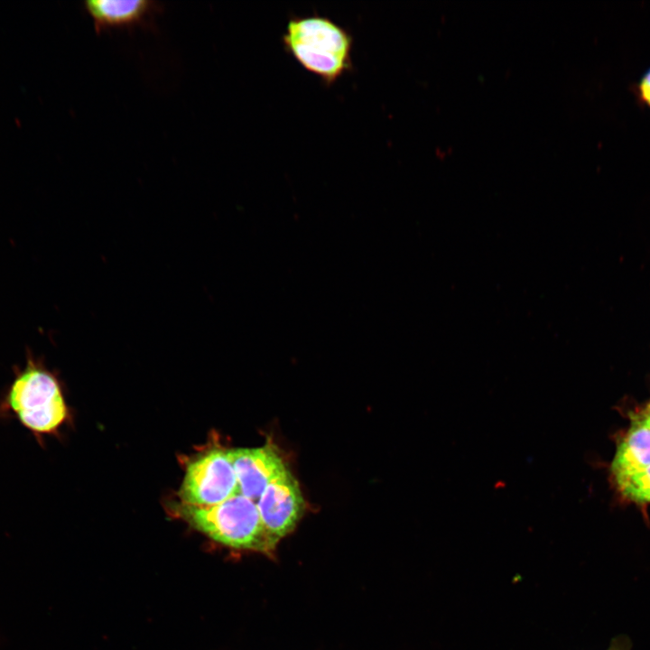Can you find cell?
Returning a JSON list of instances; mask_svg holds the SVG:
<instances>
[{"instance_id":"cell-7","label":"cell","mask_w":650,"mask_h":650,"mask_svg":"<svg viewBox=\"0 0 650 650\" xmlns=\"http://www.w3.org/2000/svg\"><path fill=\"white\" fill-rule=\"evenodd\" d=\"M84 8L99 33L110 28L151 26L163 5L149 0H89L84 2Z\"/></svg>"},{"instance_id":"cell-4","label":"cell","mask_w":650,"mask_h":650,"mask_svg":"<svg viewBox=\"0 0 650 650\" xmlns=\"http://www.w3.org/2000/svg\"><path fill=\"white\" fill-rule=\"evenodd\" d=\"M238 494L228 450L212 449L196 457L186 469L179 491L181 502L210 506Z\"/></svg>"},{"instance_id":"cell-8","label":"cell","mask_w":650,"mask_h":650,"mask_svg":"<svg viewBox=\"0 0 650 650\" xmlns=\"http://www.w3.org/2000/svg\"><path fill=\"white\" fill-rule=\"evenodd\" d=\"M650 466V424L641 413L636 415L627 435L618 446L611 471L616 478Z\"/></svg>"},{"instance_id":"cell-10","label":"cell","mask_w":650,"mask_h":650,"mask_svg":"<svg viewBox=\"0 0 650 650\" xmlns=\"http://www.w3.org/2000/svg\"><path fill=\"white\" fill-rule=\"evenodd\" d=\"M634 94L643 107L650 108V68L635 84Z\"/></svg>"},{"instance_id":"cell-9","label":"cell","mask_w":650,"mask_h":650,"mask_svg":"<svg viewBox=\"0 0 650 650\" xmlns=\"http://www.w3.org/2000/svg\"><path fill=\"white\" fill-rule=\"evenodd\" d=\"M621 494L636 503L650 502V466L615 478Z\"/></svg>"},{"instance_id":"cell-3","label":"cell","mask_w":650,"mask_h":650,"mask_svg":"<svg viewBox=\"0 0 650 650\" xmlns=\"http://www.w3.org/2000/svg\"><path fill=\"white\" fill-rule=\"evenodd\" d=\"M171 509L197 530L229 547L270 552L277 544L265 526L256 503L240 494L210 506L179 502L172 504Z\"/></svg>"},{"instance_id":"cell-5","label":"cell","mask_w":650,"mask_h":650,"mask_svg":"<svg viewBox=\"0 0 650 650\" xmlns=\"http://www.w3.org/2000/svg\"><path fill=\"white\" fill-rule=\"evenodd\" d=\"M256 506L275 542L295 528L303 515L305 503L299 483L288 468L267 485Z\"/></svg>"},{"instance_id":"cell-1","label":"cell","mask_w":650,"mask_h":650,"mask_svg":"<svg viewBox=\"0 0 650 650\" xmlns=\"http://www.w3.org/2000/svg\"><path fill=\"white\" fill-rule=\"evenodd\" d=\"M70 410L58 375L27 348L23 367L0 395V420H15L42 447L67 422Z\"/></svg>"},{"instance_id":"cell-6","label":"cell","mask_w":650,"mask_h":650,"mask_svg":"<svg viewBox=\"0 0 650 650\" xmlns=\"http://www.w3.org/2000/svg\"><path fill=\"white\" fill-rule=\"evenodd\" d=\"M238 494L256 503L267 487L287 469L276 450L268 444L260 448L228 450Z\"/></svg>"},{"instance_id":"cell-11","label":"cell","mask_w":650,"mask_h":650,"mask_svg":"<svg viewBox=\"0 0 650 650\" xmlns=\"http://www.w3.org/2000/svg\"><path fill=\"white\" fill-rule=\"evenodd\" d=\"M643 415L650 424V405L646 408V410L643 413Z\"/></svg>"},{"instance_id":"cell-2","label":"cell","mask_w":650,"mask_h":650,"mask_svg":"<svg viewBox=\"0 0 650 650\" xmlns=\"http://www.w3.org/2000/svg\"><path fill=\"white\" fill-rule=\"evenodd\" d=\"M282 41L290 56L327 86L352 70L353 37L326 16L290 18Z\"/></svg>"}]
</instances>
